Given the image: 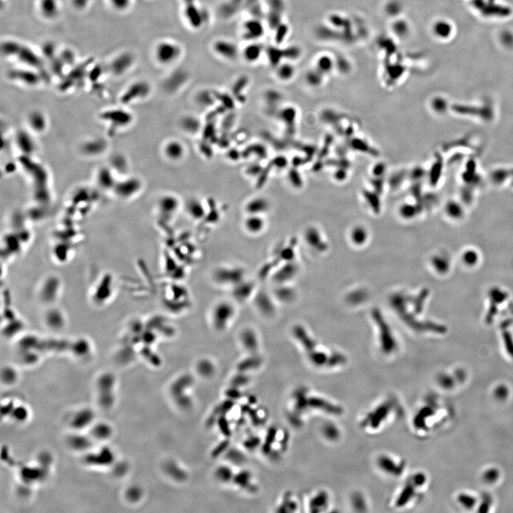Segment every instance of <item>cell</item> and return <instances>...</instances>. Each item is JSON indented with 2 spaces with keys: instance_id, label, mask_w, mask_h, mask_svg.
<instances>
[{
  "instance_id": "1",
  "label": "cell",
  "mask_w": 513,
  "mask_h": 513,
  "mask_svg": "<svg viewBox=\"0 0 513 513\" xmlns=\"http://www.w3.org/2000/svg\"><path fill=\"white\" fill-rule=\"evenodd\" d=\"M345 411L344 405L335 398L318 388L302 386L291 398L289 417L295 426L302 428L312 420L339 419Z\"/></svg>"
},
{
  "instance_id": "2",
  "label": "cell",
  "mask_w": 513,
  "mask_h": 513,
  "mask_svg": "<svg viewBox=\"0 0 513 513\" xmlns=\"http://www.w3.org/2000/svg\"><path fill=\"white\" fill-rule=\"evenodd\" d=\"M405 418V407L393 393L383 396L361 413L357 421L359 430L366 436L379 437Z\"/></svg>"
},
{
  "instance_id": "3",
  "label": "cell",
  "mask_w": 513,
  "mask_h": 513,
  "mask_svg": "<svg viewBox=\"0 0 513 513\" xmlns=\"http://www.w3.org/2000/svg\"><path fill=\"white\" fill-rule=\"evenodd\" d=\"M428 482L426 475L421 471L407 474L386 501V507L392 512H404L417 507L423 497Z\"/></svg>"
},
{
  "instance_id": "4",
  "label": "cell",
  "mask_w": 513,
  "mask_h": 513,
  "mask_svg": "<svg viewBox=\"0 0 513 513\" xmlns=\"http://www.w3.org/2000/svg\"><path fill=\"white\" fill-rule=\"evenodd\" d=\"M294 335L301 342L307 360L314 369L322 371H333L346 365L347 359L343 353L320 347L309 337H304L303 333L302 337L295 333Z\"/></svg>"
},
{
  "instance_id": "5",
  "label": "cell",
  "mask_w": 513,
  "mask_h": 513,
  "mask_svg": "<svg viewBox=\"0 0 513 513\" xmlns=\"http://www.w3.org/2000/svg\"><path fill=\"white\" fill-rule=\"evenodd\" d=\"M373 466L383 477L389 480L403 479L408 473V461L404 456L391 451L379 452L373 459Z\"/></svg>"
},
{
  "instance_id": "6",
  "label": "cell",
  "mask_w": 513,
  "mask_h": 513,
  "mask_svg": "<svg viewBox=\"0 0 513 513\" xmlns=\"http://www.w3.org/2000/svg\"><path fill=\"white\" fill-rule=\"evenodd\" d=\"M304 506L309 513L333 512L334 500L331 491L324 487H315L307 495Z\"/></svg>"
},
{
  "instance_id": "7",
  "label": "cell",
  "mask_w": 513,
  "mask_h": 513,
  "mask_svg": "<svg viewBox=\"0 0 513 513\" xmlns=\"http://www.w3.org/2000/svg\"><path fill=\"white\" fill-rule=\"evenodd\" d=\"M235 314V309L232 303L221 302L217 304L212 311V324L215 330L225 331Z\"/></svg>"
},
{
  "instance_id": "8",
  "label": "cell",
  "mask_w": 513,
  "mask_h": 513,
  "mask_svg": "<svg viewBox=\"0 0 513 513\" xmlns=\"http://www.w3.org/2000/svg\"><path fill=\"white\" fill-rule=\"evenodd\" d=\"M337 419L324 420L320 428V433L327 443L336 444L343 439L344 432L342 427L337 422Z\"/></svg>"
},
{
  "instance_id": "9",
  "label": "cell",
  "mask_w": 513,
  "mask_h": 513,
  "mask_svg": "<svg viewBox=\"0 0 513 513\" xmlns=\"http://www.w3.org/2000/svg\"><path fill=\"white\" fill-rule=\"evenodd\" d=\"M245 272L240 267H222L214 273L215 281L222 285L234 286L244 280Z\"/></svg>"
},
{
  "instance_id": "10",
  "label": "cell",
  "mask_w": 513,
  "mask_h": 513,
  "mask_svg": "<svg viewBox=\"0 0 513 513\" xmlns=\"http://www.w3.org/2000/svg\"><path fill=\"white\" fill-rule=\"evenodd\" d=\"M186 149L184 144L179 140H170L165 144L164 153L166 159L173 162L183 160L186 155Z\"/></svg>"
},
{
  "instance_id": "11",
  "label": "cell",
  "mask_w": 513,
  "mask_h": 513,
  "mask_svg": "<svg viewBox=\"0 0 513 513\" xmlns=\"http://www.w3.org/2000/svg\"><path fill=\"white\" fill-rule=\"evenodd\" d=\"M270 204L268 199L263 196H258L250 199L245 205L247 215H263L268 212Z\"/></svg>"
},
{
  "instance_id": "12",
  "label": "cell",
  "mask_w": 513,
  "mask_h": 513,
  "mask_svg": "<svg viewBox=\"0 0 513 513\" xmlns=\"http://www.w3.org/2000/svg\"><path fill=\"white\" fill-rule=\"evenodd\" d=\"M113 378L110 375H105L100 380V399L104 406H108L113 402Z\"/></svg>"
},
{
  "instance_id": "13",
  "label": "cell",
  "mask_w": 513,
  "mask_h": 513,
  "mask_svg": "<svg viewBox=\"0 0 513 513\" xmlns=\"http://www.w3.org/2000/svg\"><path fill=\"white\" fill-rule=\"evenodd\" d=\"M350 506L356 512H367L370 511V502L365 494L362 492H354L350 497Z\"/></svg>"
},
{
  "instance_id": "14",
  "label": "cell",
  "mask_w": 513,
  "mask_h": 513,
  "mask_svg": "<svg viewBox=\"0 0 513 513\" xmlns=\"http://www.w3.org/2000/svg\"><path fill=\"white\" fill-rule=\"evenodd\" d=\"M266 225L263 215H247L244 222V227L250 234H258L263 232Z\"/></svg>"
},
{
  "instance_id": "15",
  "label": "cell",
  "mask_w": 513,
  "mask_h": 513,
  "mask_svg": "<svg viewBox=\"0 0 513 513\" xmlns=\"http://www.w3.org/2000/svg\"><path fill=\"white\" fill-rule=\"evenodd\" d=\"M241 341L246 349L251 351H256L259 346V339L255 331L250 328H246L241 331Z\"/></svg>"
},
{
  "instance_id": "16",
  "label": "cell",
  "mask_w": 513,
  "mask_h": 513,
  "mask_svg": "<svg viewBox=\"0 0 513 513\" xmlns=\"http://www.w3.org/2000/svg\"><path fill=\"white\" fill-rule=\"evenodd\" d=\"M256 307L265 316H269L274 312V306L268 295L264 292H260L254 300Z\"/></svg>"
},
{
  "instance_id": "17",
  "label": "cell",
  "mask_w": 513,
  "mask_h": 513,
  "mask_svg": "<svg viewBox=\"0 0 513 513\" xmlns=\"http://www.w3.org/2000/svg\"><path fill=\"white\" fill-rule=\"evenodd\" d=\"M179 206V199L175 195H165L159 201V207L161 211L166 215H173L177 211Z\"/></svg>"
},
{
  "instance_id": "18",
  "label": "cell",
  "mask_w": 513,
  "mask_h": 513,
  "mask_svg": "<svg viewBox=\"0 0 513 513\" xmlns=\"http://www.w3.org/2000/svg\"><path fill=\"white\" fill-rule=\"evenodd\" d=\"M186 211L188 215L195 220H201L204 218L205 208L203 203L198 199H190L186 204Z\"/></svg>"
},
{
  "instance_id": "19",
  "label": "cell",
  "mask_w": 513,
  "mask_h": 513,
  "mask_svg": "<svg viewBox=\"0 0 513 513\" xmlns=\"http://www.w3.org/2000/svg\"><path fill=\"white\" fill-rule=\"evenodd\" d=\"M233 296L238 301L247 300L252 295L254 285L250 282L243 281L234 286Z\"/></svg>"
},
{
  "instance_id": "20",
  "label": "cell",
  "mask_w": 513,
  "mask_h": 513,
  "mask_svg": "<svg viewBox=\"0 0 513 513\" xmlns=\"http://www.w3.org/2000/svg\"><path fill=\"white\" fill-rule=\"evenodd\" d=\"M93 413L91 410H83L77 413L72 420L73 426L76 428H82L87 426L93 419Z\"/></svg>"
},
{
  "instance_id": "21",
  "label": "cell",
  "mask_w": 513,
  "mask_h": 513,
  "mask_svg": "<svg viewBox=\"0 0 513 513\" xmlns=\"http://www.w3.org/2000/svg\"><path fill=\"white\" fill-rule=\"evenodd\" d=\"M294 267L292 264L290 265H286L285 267L280 268L274 274V281L278 283L282 284L288 281L289 279L292 278L294 274Z\"/></svg>"
},
{
  "instance_id": "22",
  "label": "cell",
  "mask_w": 513,
  "mask_h": 513,
  "mask_svg": "<svg viewBox=\"0 0 513 513\" xmlns=\"http://www.w3.org/2000/svg\"><path fill=\"white\" fill-rule=\"evenodd\" d=\"M41 9L46 16L52 17L57 12V3L56 0H42Z\"/></svg>"
},
{
  "instance_id": "23",
  "label": "cell",
  "mask_w": 513,
  "mask_h": 513,
  "mask_svg": "<svg viewBox=\"0 0 513 513\" xmlns=\"http://www.w3.org/2000/svg\"><path fill=\"white\" fill-rule=\"evenodd\" d=\"M174 48L173 47H170L168 45H161V47H159L157 49V56H159V60H161L163 62L169 61V60H172L174 56L173 51H170L173 50Z\"/></svg>"
},
{
  "instance_id": "24",
  "label": "cell",
  "mask_w": 513,
  "mask_h": 513,
  "mask_svg": "<svg viewBox=\"0 0 513 513\" xmlns=\"http://www.w3.org/2000/svg\"><path fill=\"white\" fill-rule=\"evenodd\" d=\"M446 102H444V100H442V98H435V100L432 101V110H433V111L437 113H443L446 112Z\"/></svg>"
},
{
  "instance_id": "25",
  "label": "cell",
  "mask_w": 513,
  "mask_h": 513,
  "mask_svg": "<svg viewBox=\"0 0 513 513\" xmlns=\"http://www.w3.org/2000/svg\"><path fill=\"white\" fill-rule=\"evenodd\" d=\"M94 434L98 439H106L108 436H109L110 433H111V430H110L109 427L106 426V425L102 424L98 425L94 428Z\"/></svg>"
},
{
  "instance_id": "26",
  "label": "cell",
  "mask_w": 513,
  "mask_h": 513,
  "mask_svg": "<svg viewBox=\"0 0 513 513\" xmlns=\"http://www.w3.org/2000/svg\"><path fill=\"white\" fill-rule=\"evenodd\" d=\"M275 294L277 298L282 301H287L292 298V292L287 288H279L277 289Z\"/></svg>"
},
{
  "instance_id": "27",
  "label": "cell",
  "mask_w": 513,
  "mask_h": 513,
  "mask_svg": "<svg viewBox=\"0 0 513 513\" xmlns=\"http://www.w3.org/2000/svg\"><path fill=\"white\" fill-rule=\"evenodd\" d=\"M71 441V444L78 448H87V445L89 444L87 439H84L82 436H74Z\"/></svg>"
},
{
  "instance_id": "28",
  "label": "cell",
  "mask_w": 513,
  "mask_h": 513,
  "mask_svg": "<svg viewBox=\"0 0 513 513\" xmlns=\"http://www.w3.org/2000/svg\"><path fill=\"white\" fill-rule=\"evenodd\" d=\"M353 238L354 240L359 242L360 243L362 241H364V238H366V231L364 230L362 228H357L354 230L353 231Z\"/></svg>"
},
{
  "instance_id": "29",
  "label": "cell",
  "mask_w": 513,
  "mask_h": 513,
  "mask_svg": "<svg viewBox=\"0 0 513 513\" xmlns=\"http://www.w3.org/2000/svg\"><path fill=\"white\" fill-rule=\"evenodd\" d=\"M413 208L412 205H404V206L401 207V214L404 218H410L413 213Z\"/></svg>"
},
{
  "instance_id": "30",
  "label": "cell",
  "mask_w": 513,
  "mask_h": 513,
  "mask_svg": "<svg viewBox=\"0 0 513 513\" xmlns=\"http://www.w3.org/2000/svg\"><path fill=\"white\" fill-rule=\"evenodd\" d=\"M279 76L282 80H288L292 76V70L289 68H282L279 72Z\"/></svg>"
},
{
  "instance_id": "31",
  "label": "cell",
  "mask_w": 513,
  "mask_h": 513,
  "mask_svg": "<svg viewBox=\"0 0 513 513\" xmlns=\"http://www.w3.org/2000/svg\"><path fill=\"white\" fill-rule=\"evenodd\" d=\"M111 1L113 6H115L116 8L120 9V10L125 9L128 6V3H129V0H111Z\"/></svg>"
},
{
  "instance_id": "32",
  "label": "cell",
  "mask_w": 513,
  "mask_h": 513,
  "mask_svg": "<svg viewBox=\"0 0 513 513\" xmlns=\"http://www.w3.org/2000/svg\"><path fill=\"white\" fill-rule=\"evenodd\" d=\"M87 0H74V5L77 7L84 6Z\"/></svg>"
}]
</instances>
